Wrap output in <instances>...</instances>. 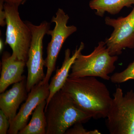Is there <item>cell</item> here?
<instances>
[{"mask_svg":"<svg viewBox=\"0 0 134 134\" xmlns=\"http://www.w3.org/2000/svg\"><path fill=\"white\" fill-rule=\"evenodd\" d=\"M61 90L92 118L107 117L112 98L106 85L95 77H69Z\"/></svg>","mask_w":134,"mask_h":134,"instance_id":"1","label":"cell"},{"mask_svg":"<svg viewBox=\"0 0 134 134\" xmlns=\"http://www.w3.org/2000/svg\"><path fill=\"white\" fill-rule=\"evenodd\" d=\"M46 134H65L69 129L91 119V115L76 105L72 98L62 90L54 95L46 106Z\"/></svg>","mask_w":134,"mask_h":134,"instance_id":"2","label":"cell"},{"mask_svg":"<svg viewBox=\"0 0 134 134\" xmlns=\"http://www.w3.org/2000/svg\"><path fill=\"white\" fill-rule=\"evenodd\" d=\"M117 55H110L105 42L100 41L93 52L87 55L80 53L71 67L69 77L92 76L106 81L110 80L109 75L115 69Z\"/></svg>","mask_w":134,"mask_h":134,"instance_id":"3","label":"cell"},{"mask_svg":"<svg viewBox=\"0 0 134 134\" xmlns=\"http://www.w3.org/2000/svg\"><path fill=\"white\" fill-rule=\"evenodd\" d=\"M19 5L5 2L7 30L5 43L12 50V56L26 62L32 39L31 31L25 22L21 19L18 12Z\"/></svg>","mask_w":134,"mask_h":134,"instance_id":"4","label":"cell"},{"mask_svg":"<svg viewBox=\"0 0 134 134\" xmlns=\"http://www.w3.org/2000/svg\"><path fill=\"white\" fill-rule=\"evenodd\" d=\"M106 125L111 134H134V91L124 95L117 88L113 94Z\"/></svg>","mask_w":134,"mask_h":134,"instance_id":"5","label":"cell"},{"mask_svg":"<svg viewBox=\"0 0 134 134\" xmlns=\"http://www.w3.org/2000/svg\"><path fill=\"white\" fill-rule=\"evenodd\" d=\"M32 34L30 46L28 53L26 66L28 70L26 78L27 91L31 89L43 81L45 77L44 72L45 60L43 58V40L50 29V24L44 21L39 25H34L30 22H25Z\"/></svg>","mask_w":134,"mask_h":134,"instance_id":"6","label":"cell"},{"mask_svg":"<svg viewBox=\"0 0 134 134\" xmlns=\"http://www.w3.org/2000/svg\"><path fill=\"white\" fill-rule=\"evenodd\" d=\"M69 19L68 15L64 10L59 8L55 16H53L51 21L55 24L53 30H49L47 34L51 36V40L47 47V56L45 60V66L47 68L45 77L42 82L48 83L53 72L55 70L56 61L61 49L67 38L77 31L74 25L68 26Z\"/></svg>","mask_w":134,"mask_h":134,"instance_id":"7","label":"cell"},{"mask_svg":"<svg viewBox=\"0 0 134 134\" xmlns=\"http://www.w3.org/2000/svg\"><path fill=\"white\" fill-rule=\"evenodd\" d=\"M105 22L114 29L110 37L105 41L110 55L118 56L124 48H134V8L127 16L117 19L106 17Z\"/></svg>","mask_w":134,"mask_h":134,"instance_id":"8","label":"cell"},{"mask_svg":"<svg viewBox=\"0 0 134 134\" xmlns=\"http://www.w3.org/2000/svg\"><path fill=\"white\" fill-rule=\"evenodd\" d=\"M49 95V83L42 81L36 85L29 92L25 102L21 106L15 118L10 122L8 133L18 134L28 124L30 115L39 104L46 100Z\"/></svg>","mask_w":134,"mask_h":134,"instance_id":"9","label":"cell"},{"mask_svg":"<svg viewBox=\"0 0 134 134\" xmlns=\"http://www.w3.org/2000/svg\"><path fill=\"white\" fill-rule=\"evenodd\" d=\"M26 79L14 83L11 88L1 93L0 109L7 117L10 122L15 117L19 105L26 100L28 95Z\"/></svg>","mask_w":134,"mask_h":134,"instance_id":"10","label":"cell"},{"mask_svg":"<svg viewBox=\"0 0 134 134\" xmlns=\"http://www.w3.org/2000/svg\"><path fill=\"white\" fill-rule=\"evenodd\" d=\"M0 78V93L5 92L10 85L19 82L25 77L23 76L26 62L20 60L5 52L2 57Z\"/></svg>","mask_w":134,"mask_h":134,"instance_id":"11","label":"cell"},{"mask_svg":"<svg viewBox=\"0 0 134 134\" xmlns=\"http://www.w3.org/2000/svg\"><path fill=\"white\" fill-rule=\"evenodd\" d=\"M85 47L84 44L81 42L79 47H77L74 53L71 55L70 50L66 49L65 57L62 66L56 70L55 75L53 76L49 84V95L46 100V105L54 95L62 88L69 76V72L75 60L80 53L82 52Z\"/></svg>","mask_w":134,"mask_h":134,"instance_id":"12","label":"cell"},{"mask_svg":"<svg viewBox=\"0 0 134 134\" xmlns=\"http://www.w3.org/2000/svg\"><path fill=\"white\" fill-rule=\"evenodd\" d=\"M46 100L39 104L33 111L30 121L19 134H46L47 121L45 109Z\"/></svg>","mask_w":134,"mask_h":134,"instance_id":"13","label":"cell"},{"mask_svg":"<svg viewBox=\"0 0 134 134\" xmlns=\"http://www.w3.org/2000/svg\"><path fill=\"white\" fill-rule=\"evenodd\" d=\"M134 5V0H91L89 3L91 9L96 10L98 16H104L106 12L111 15L117 14L125 7Z\"/></svg>","mask_w":134,"mask_h":134,"instance_id":"14","label":"cell"},{"mask_svg":"<svg viewBox=\"0 0 134 134\" xmlns=\"http://www.w3.org/2000/svg\"><path fill=\"white\" fill-rule=\"evenodd\" d=\"M134 79V60L126 69L120 72H116L111 76V82L114 83H120Z\"/></svg>","mask_w":134,"mask_h":134,"instance_id":"15","label":"cell"},{"mask_svg":"<svg viewBox=\"0 0 134 134\" xmlns=\"http://www.w3.org/2000/svg\"><path fill=\"white\" fill-rule=\"evenodd\" d=\"M67 134H100L98 130H87L84 128L81 123H77L67 130Z\"/></svg>","mask_w":134,"mask_h":134,"instance_id":"16","label":"cell"},{"mask_svg":"<svg viewBox=\"0 0 134 134\" xmlns=\"http://www.w3.org/2000/svg\"><path fill=\"white\" fill-rule=\"evenodd\" d=\"M10 127V122L7 117L0 110V134L7 133Z\"/></svg>","mask_w":134,"mask_h":134,"instance_id":"17","label":"cell"},{"mask_svg":"<svg viewBox=\"0 0 134 134\" xmlns=\"http://www.w3.org/2000/svg\"><path fill=\"white\" fill-rule=\"evenodd\" d=\"M4 0H0V17L3 18L5 17V12L4 10Z\"/></svg>","mask_w":134,"mask_h":134,"instance_id":"18","label":"cell"},{"mask_svg":"<svg viewBox=\"0 0 134 134\" xmlns=\"http://www.w3.org/2000/svg\"><path fill=\"white\" fill-rule=\"evenodd\" d=\"M25 0H4L5 2L11 3L14 4L20 5L23 4L25 1Z\"/></svg>","mask_w":134,"mask_h":134,"instance_id":"19","label":"cell"},{"mask_svg":"<svg viewBox=\"0 0 134 134\" xmlns=\"http://www.w3.org/2000/svg\"><path fill=\"white\" fill-rule=\"evenodd\" d=\"M3 42L2 40L1 39V40H0V51H1V53L2 52L3 50Z\"/></svg>","mask_w":134,"mask_h":134,"instance_id":"20","label":"cell"}]
</instances>
